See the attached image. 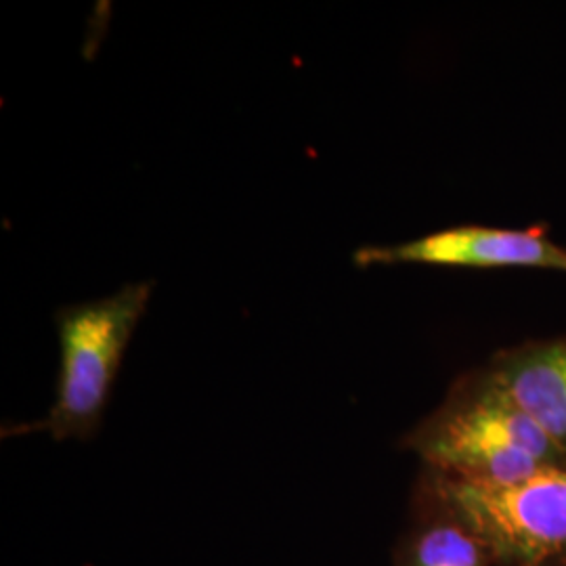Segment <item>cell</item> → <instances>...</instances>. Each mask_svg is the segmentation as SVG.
<instances>
[{
  "mask_svg": "<svg viewBox=\"0 0 566 566\" xmlns=\"http://www.w3.org/2000/svg\"><path fill=\"white\" fill-rule=\"evenodd\" d=\"M407 447L430 470L476 483H514L566 453L514 403L485 369L462 378L418 426Z\"/></svg>",
  "mask_w": 566,
  "mask_h": 566,
  "instance_id": "cell-1",
  "label": "cell"
},
{
  "mask_svg": "<svg viewBox=\"0 0 566 566\" xmlns=\"http://www.w3.org/2000/svg\"><path fill=\"white\" fill-rule=\"evenodd\" d=\"M154 282L128 283L116 294L57 311L60 376L55 401L39 432L55 441H86L109 403L122 359L149 306Z\"/></svg>",
  "mask_w": 566,
  "mask_h": 566,
  "instance_id": "cell-2",
  "label": "cell"
},
{
  "mask_svg": "<svg viewBox=\"0 0 566 566\" xmlns=\"http://www.w3.org/2000/svg\"><path fill=\"white\" fill-rule=\"evenodd\" d=\"M432 472V495L489 556L544 566L566 556V465H547L514 483H476Z\"/></svg>",
  "mask_w": 566,
  "mask_h": 566,
  "instance_id": "cell-3",
  "label": "cell"
},
{
  "mask_svg": "<svg viewBox=\"0 0 566 566\" xmlns=\"http://www.w3.org/2000/svg\"><path fill=\"white\" fill-rule=\"evenodd\" d=\"M359 266L434 264L464 269L526 266L566 273V248L547 238L546 227L500 229L460 224L395 245H365L355 252Z\"/></svg>",
  "mask_w": 566,
  "mask_h": 566,
  "instance_id": "cell-4",
  "label": "cell"
},
{
  "mask_svg": "<svg viewBox=\"0 0 566 566\" xmlns=\"http://www.w3.org/2000/svg\"><path fill=\"white\" fill-rule=\"evenodd\" d=\"M486 371L566 453V336L502 350Z\"/></svg>",
  "mask_w": 566,
  "mask_h": 566,
  "instance_id": "cell-5",
  "label": "cell"
},
{
  "mask_svg": "<svg viewBox=\"0 0 566 566\" xmlns=\"http://www.w3.org/2000/svg\"><path fill=\"white\" fill-rule=\"evenodd\" d=\"M486 547L458 521L424 526L405 549L403 566H485Z\"/></svg>",
  "mask_w": 566,
  "mask_h": 566,
  "instance_id": "cell-6",
  "label": "cell"
}]
</instances>
